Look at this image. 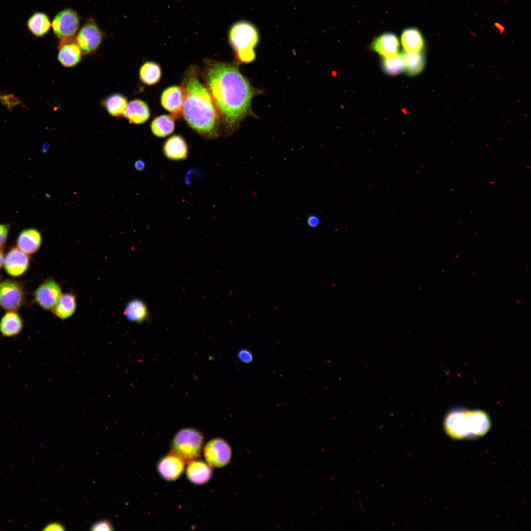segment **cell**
<instances>
[{"instance_id":"26","label":"cell","mask_w":531,"mask_h":531,"mask_svg":"<svg viewBox=\"0 0 531 531\" xmlns=\"http://www.w3.org/2000/svg\"><path fill=\"white\" fill-rule=\"evenodd\" d=\"M404 62V70L411 76L417 75L424 69L425 59L422 51L406 52L402 54Z\"/></svg>"},{"instance_id":"4","label":"cell","mask_w":531,"mask_h":531,"mask_svg":"<svg viewBox=\"0 0 531 531\" xmlns=\"http://www.w3.org/2000/svg\"><path fill=\"white\" fill-rule=\"evenodd\" d=\"M228 38L239 61L250 63L255 59L254 48L259 42V34L254 25L246 21L236 22L230 29Z\"/></svg>"},{"instance_id":"11","label":"cell","mask_w":531,"mask_h":531,"mask_svg":"<svg viewBox=\"0 0 531 531\" xmlns=\"http://www.w3.org/2000/svg\"><path fill=\"white\" fill-rule=\"evenodd\" d=\"M30 258L28 254L18 247L11 248L4 257L3 266L5 272L16 277L24 274L28 269Z\"/></svg>"},{"instance_id":"17","label":"cell","mask_w":531,"mask_h":531,"mask_svg":"<svg viewBox=\"0 0 531 531\" xmlns=\"http://www.w3.org/2000/svg\"><path fill=\"white\" fill-rule=\"evenodd\" d=\"M42 241L41 233L36 229L28 228L22 231L17 238V247L28 255L36 252Z\"/></svg>"},{"instance_id":"7","label":"cell","mask_w":531,"mask_h":531,"mask_svg":"<svg viewBox=\"0 0 531 531\" xmlns=\"http://www.w3.org/2000/svg\"><path fill=\"white\" fill-rule=\"evenodd\" d=\"M80 20L77 13L73 9L66 8L58 13L54 18L51 26L55 35L60 39L74 37L79 27Z\"/></svg>"},{"instance_id":"29","label":"cell","mask_w":531,"mask_h":531,"mask_svg":"<svg viewBox=\"0 0 531 531\" xmlns=\"http://www.w3.org/2000/svg\"><path fill=\"white\" fill-rule=\"evenodd\" d=\"M382 67L383 71L387 75H397L404 70V62L402 54L384 58Z\"/></svg>"},{"instance_id":"6","label":"cell","mask_w":531,"mask_h":531,"mask_svg":"<svg viewBox=\"0 0 531 531\" xmlns=\"http://www.w3.org/2000/svg\"><path fill=\"white\" fill-rule=\"evenodd\" d=\"M26 301L22 283L12 279L0 280V307L6 311H16Z\"/></svg>"},{"instance_id":"14","label":"cell","mask_w":531,"mask_h":531,"mask_svg":"<svg viewBox=\"0 0 531 531\" xmlns=\"http://www.w3.org/2000/svg\"><path fill=\"white\" fill-rule=\"evenodd\" d=\"M73 38L61 39L59 44L58 59L64 67L75 66L82 58V51Z\"/></svg>"},{"instance_id":"28","label":"cell","mask_w":531,"mask_h":531,"mask_svg":"<svg viewBox=\"0 0 531 531\" xmlns=\"http://www.w3.org/2000/svg\"><path fill=\"white\" fill-rule=\"evenodd\" d=\"M139 78L141 81L147 85L156 84L160 79L161 70L156 63L148 61L143 63L139 69Z\"/></svg>"},{"instance_id":"3","label":"cell","mask_w":531,"mask_h":531,"mask_svg":"<svg viewBox=\"0 0 531 531\" xmlns=\"http://www.w3.org/2000/svg\"><path fill=\"white\" fill-rule=\"evenodd\" d=\"M490 426L488 414L479 410L455 409L447 413L444 420L446 433L456 440L482 436Z\"/></svg>"},{"instance_id":"36","label":"cell","mask_w":531,"mask_h":531,"mask_svg":"<svg viewBox=\"0 0 531 531\" xmlns=\"http://www.w3.org/2000/svg\"><path fill=\"white\" fill-rule=\"evenodd\" d=\"M3 249H0V269L3 265L4 256Z\"/></svg>"},{"instance_id":"10","label":"cell","mask_w":531,"mask_h":531,"mask_svg":"<svg viewBox=\"0 0 531 531\" xmlns=\"http://www.w3.org/2000/svg\"><path fill=\"white\" fill-rule=\"evenodd\" d=\"M206 463L213 468L225 466L231 461L232 450L229 444L222 439L214 438L209 441L204 449Z\"/></svg>"},{"instance_id":"23","label":"cell","mask_w":531,"mask_h":531,"mask_svg":"<svg viewBox=\"0 0 531 531\" xmlns=\"http://www.w3.org/2000/svg\"><path fill=\"white\" fill-rule=\"evenodd\" d=\"M124 315L128 321L141 323L148 318V311L143 301L139 299H133L126 304L124 310Z\"/></svg>"},{"instance_id":"37","label":"cell","mask_w":531,"mask_h":531,"mask_svg":"<svg viewBox=\"0 0 531 531\" xmlns=\"http://www.w3.org/2000/svg\"><path fill=\"white\" fill-rule=\"evenodd\" d=\"M0 98H1V96H0Z\"/></svg>"},{"instance_id":"20","label":"cell","mask_w":531,"mask_h":531,"mask_svg":"<svg viewBox=\"0 0 531 531\" xmlns=\"http://www.w3.org/2000/svg\"><path fill=\"white\" fill-rule=\"evenodd\" d=\"M23 326V321L16 311H7L0 320V333L3 337L17 336Z\"/></svg>"},{"instance_id":"18","label":"cell","mask_w":531,"mask_h":531,"mask_svg":"<svg viewBox=\"0 0 531 531\" xmlns=\"http://www.w3.org/2000/svg\"><path fill=\"white\" fill-rule=\"evenodd\" d=\"M212 472L211 467L207 463L195 459L188 463L186 469L187 477L196 485L208 482L212 476Z\"/></svg>"},{"instance_id":"22","label":"cell","mask_w":531,"mask_h":531,"mask_svg":"<svg viewBox=\"0 0 531 531\" xmlns=\"http://www.w3.org/2000/svg\"><path fill=\"white\" fill-rule=\"evenodd\" d=\"M77 308L76 296L72 293L62 294L57 304L52 311L58 318L64 320L71 317Z\"/></svg>"},{"instance_id":"13","label":"cell","mask_w":531,"mask_h":531,"mask_svg":"<svg viewBox=\"0 0 531 531\" xmlns=\"http://www.w3.org/2000/svg\"><path fill=\"white\" fill-rule=\"evenodd\" d=\"M184 461L176 454L170 451L159 461L157 468L163 478L168 481H174L181 475L184 470Z\"/></svg>"},{"instance_id":"34","label":"cell","mask_w":531,"mask_h":531,"mask_svg":"<svg viewBox=\"0 0 531 531\" xmlns=\"http://www.w3.org/2000/svg\"><path fill=\"white\" fill-rule=\"evenodd\" d=\"M44 530L47 531H64V526L59 522H53L47 525Z\"/></svg>"},{"instance_id":"35","label":"cell","mask_w":531,"mask_h":531,"mask_svg":"<svg viewBox=\"0 0 531 531\" xmlns=\"http://www.w3.org/2000/svg\"><path fill=\"white\" fill-rule=\"evenodd\" d=\"M145 163L142 160H139L135 163V167L138 171L143 170L145 168Z\"/></svg>"},{"instance_id":"15","label":"cell","mask_w":531,"mask_h":531,"mask_svg":"<svg viewBox=\"0 0 531 531\" xmlns=\"http://www.w3.org/2000/svg\"><path fill=\"white\" fill-rule=\"evenodd\" d=\"M163 152L169 160H184L187 157L188 147L185 139L180 135H174L169 137L163 144Z\"/></svg>"},{"instance_id":"12","label":"cell","mask_w":531,"mask_h":531,"mask_svg":"<svg viewBox=\"0 0 531 531\" xmlns=\"http://www.w3.org/2000/svg\"><path fill=\"white\" fill-rule=\"evenodd\" d=\"M184 91L181 86H173L165 88L161 96V103L163 108L171 113L176 119L182 115Z\"/></svg>"},{"instance_id":"2","label":"cell","mask_w":531,"mask_h":531,"mask_svg":"<svg viewBox=\"0 0 531 531\" xmlns=\"http://www.w3.org/2000/svg\"><path fill=\"white\" fill-rule=\"evenodd\" d=\"M182 116L188 125L201 136L213 139L220 134V120L209 91L200 82L196 67H190L183 76Z\"/></svg>"},{"instance_id":"25","label":"cell","mask_w":531,"mask_h":531,"mask_svg":"<svg viewBox=\"0 0 531 531\" xmlns=\"http://www.w3.org/2000/svg\"><path fill=\"white\" fill-rule=\"evenodd\" d=\"M27 27L29 31L34 36L42 37L49 31L51 23L49 17L45 13L37 12L32 14L28 19Z\"/></svg>"},{"instance_id":"19","label":"cell","mask_w":531,"mask_h":531,"mask_svg":"<svg viewBox=\"0 0 531 531\" xmlns=\"http://www.w3.org/2000/svg\"><path fill=\"white\" fill-rule=\"evenodd\" d=\"M150 116L147 104L140 99H134L128 103L124 111V117L130 123L140 124L146 122Z\"/></svg>"},{"instance_id":"33","label":"cell","mask_w":531,"mask_h":531,"mask_svg":"<svg viewBox=\"0 0 531 531\" xmlns=\"http://www.w3.org/2000/svg\"><path fill=\"white\" fill-rule=\"evenodd\" d=\"M320 223V218L315 215H310L307 219L308 225L312 228L317 227Z\"/></svg>"},{"instance_id":"27","label":"cell","mask_w":531,"mask_h":531,"mask_svg":"<svg viewBox=\"0 0 531 531\" xmlns=\"http://www.w3.org/2000/svg\"><path fill=\"white\" fill-rule=\"evenodd\" d=\"M175 119L172 115H163L155 118L150 124L153 134L163 138L171 134L175 129Z\"/></svg>"},{"instance_id":"21","label":"cell","mask_w":531,"mask_h":531,"mask_svg":"<svg viewBox=\"0 0 531 531\" xmlns=\"http://www.w3.org/2000/svg\"><path fill=\"white\" fill-rule=\"evenodd\" d=\"M401 41L406 52L422 51L424 47L423 35L420 30L415 28L405 29L401 34Z\"/></svg>"},{"instance_id":"32","label":"cell","mask_w":531,"mask_h":531,"mask_svg":"<svg viewBox=\"0 0 531 531\" xmlns=\"http://www.w3.org/2000/svg\"><path fill=\"white\" fill-rule=\"evenodd\" d=\"M237 357L239 360L244 363L251 362L253 359L252 352L247 349H240L237 353Z\"/></svg>"},{"instance_id":"30","label":"cell","mask_w":531,"mask_h":531,"mask_svg":"<svg viewBox=\"0 0 531 531\" xmlns=\"http://www.w3.org/2000/svg\"><path fill=\"white\" fill-rule=\"evenodd\" d=\"M90 530L91 531H113L114 528L109 520L103 519L94 523L91 525Z\"/></svg>"},{"instance_id":"8","label":"cell","mask_w":531,"mask_h":531,"mask_svg":"<svg viewBox=\"0 0 531 531\" xmlns=\"http://www.w3.org/2000/svg\"><path fill=\"white\" fill-rule=\"evenodd\" d=\"M60 285L51 278L44 280L33 293L35 302L42 309L52 311L62 295Z\"/></svg>"},{"instance_id":"16","label":"cell","mask_w":531,"mask_h":531,"mask_svg":"<svg viewBox=\"0 0 531 531\" xmlns=\"http://www.w3.org/2000/svg\"><path fill=\"white\" fill-rule=\"evenodd\" d=\"M400 47L397 36L392 32H385L376 37L371 44L372 49L384 58L398 54Z\"/></svg>"},{"instance_id":"31","label":"cell","mask_w":531,"mask_h":531,"mask_svg":"<svg viewBox=\"0 0 531 531\" xmlns=\"http://www.w3.org/2000/svg\"><path fill=\"white\" fill-rule=\"evenodd\" d=\"M10 225L0 224V249H3L6 244Z\"/></svg>"},{"instance_id":"1","label":"cell","mask_w":531,"mask_h":531,"mask_svg":"<svg viewBox=\"0 0 531 531\" xmlns=\"http://www.w3.org/2000/svg\"><path fill=\"white\" fill-rule=\"evenodd\" d=\"M203 75L225 133L230 135L251 113L255 89L234 63L207 60Z\"/></svg>"},{"instance_id":"5","label":"cell","mask_w":531,"mask_h":531,"mask_svg":"<svg viewBox=\"0 0 531 531\" xmlns=\"http://www.w3.org/2000/svg\"><path fill=\"white\" fill-rule=\"evenodd\" d=\"M203 442V434L198 430L193 428H183L175 435L171 451L188 463L199 457Z\"/></svg>"},{"instance_id":"9","label":"cell","mask_w":531,"mask_h":531,"mask_svg":"<svg viewBox=\"0 0 531 531\" xmlns=\"http://www.w3.org/2000/svg\"><path fill=\"white\" fill-rule=\"evenodd\" d=\"M103 35L101 29L92 19L87 21L79 31L76 42L83 54H90L100 46Z\"/></svg>"},{"instance_id":"24","label":"cell","mask_w":531,"mask_h":531,"mask_svg":"<svg viewBox=\"0 0 531 531\" xmlns=\"http://www.w3.org/2000/svg\"><path fill=\"white\" fill-rule=\"evenodd\" d=\"M128 103L125 95L119 93H114L103 100L102 106L111 116L121 117L123 116Z\"/></svg>"}]
</instances>
